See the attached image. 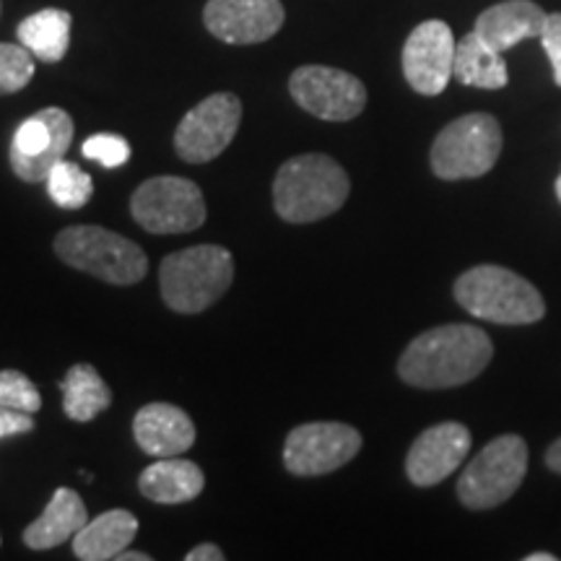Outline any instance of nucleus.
Instances as JSON below:
<instances>
[{"mask_svg":"<svg viewBox=\"0 0 561 561\" xmlns=\"http://www.w3.org/2000/svg\"><path fill=\"white\" fill-rule=\"evenodd\" d=\"M471 450V432L458 421H445V424L430 426L421 432L411 445L409 458H405V476L413 486H434L445 481L447 476L460 468Z\"/></svg>","mask_w":561,"mask_h":561,"instance_id":"nucleus-15","label":"nucleus"},{"mask_svg":"<svg viewBox=\"0 0 561 561\" xmlns=\"http://www.w3.org/2000/svg\"><path fill=\"white\" fill-rule=\"evenodd\" d=\"M291 100L320 121L346 123L367 107V87L346 73L328 66H301L289 79Z\"/></svg>","mask_w":561,"mask_h":561,"instance_id":"nucleus-12","label":"nucleus"},{"mask_svg":"<svg viewBox=\"0 0 561 561\" xmlns=\"http://www.w3.org/2000/svg\"><path fill=\"white\" fill-rule=\"evenodd\" d=\"M525 561H557V557L553 553H528Z\"/></svg>","mask_w":561,"mask_h":561,"instance_id":"nucleus-33","label":"nucleus"},{"mask_svg":"<svg viewBox=\"0 0 561 561\" xmlns=\"http://www.w3.org/2000/svg\"><path fill=\"white\" fill-rule=\"evenodd\" d=\"M362 434L341 421H310L289 432L284 466L294 476H325L339 471L359 455Z\"/></svg>","mask_w":561,"mask_h":561,"instance_id":"nucleus-10","label":"nucleus"},{"mask_svg":"<svg viewBox=\"0 0 561 561\" xmlns=\"http://www.w3.org/2000/svg\"><path fill=\"white\" fill-rule=\"evenodd\" d=\"M494 343L476 325H439L405 346L398 375L421 390L458 388L489 367Z\"/></svg>","mask_w":561,"mask_h":561,"instance_id":"nucleus-1","label":"nucleus"},{"mask_svg":"<svg viewBox=\"0 0 561 561\" xmlns=\"http://www.w3.org/2000/svg\"><path fill=\"white\" fill-rule=\"evenodd\" d=\"M546 466H549L553 473H561V437L553 442L549 453H546Z\"/></svg>","mask_w":561,"mask_h":561,"instance_id":"nucleus-31","label":"nucleus"},{"mask_svg":"<svg viewBox=\"0 0 561 561\" xmlns=\"http://www.w3.org/2000/svg\"><path fill=\"white\" fill-rule=\"evenodd\" d=\"M185 559L187 561H224L227 557H224V551L216 543H201L195 546L193 551H187Z\"/></svg>","mask_w":561,"mask_h":561,"instance_id":"nucleus-30","label":"nucleus"},{"mask_svg":"<svg viewBox=\"0 0 561 561\" xmlns=\"http://www.w3.org/2000/svg\"><path fill=\"white\" fill-rule=\"evenodd\" d=\"M130 214L151 234H185L206 224V201L195 182L161 174L138 185Z\"/></svg>","mask_w":561,"mask_h":561,"instance_id":"nucleus-8","label":"nucleus"},{"mask_svg":"<svg viewBox=\"0 0 561 561\" xmlns=\"http://www.w3.org/2000/svg\"><path fill=\"white\" fill-rule=\"evenodd\" d=\"M0 405L24 413H37L42 409V396L30 377L19 369L0 371Z\"/></svg>","mask_w":561,"mask_h":561,"instance_id":"nucleus-26","label":"nucleus"},{"mask_svg":"<svg viewBox=\"0 0 561 561\" xmlns=\"http://www.w3.org/2000/svg\"><path fill=\"white\" fill-rule=\"evenodd\" d=\"M500 153L502 128L496 117L471 112L442 128L432 146V170L439 180H476L494 170Z\"/></svg>","mask_w":561,"mask_h":561,"instance_id":"nucleus-6","label":"nucleus"},{"mask_svg":"<svg viewBox=\"0 0 561 561\" xmlns=\"http://www.w3.org/2000/svg\"><path fill=\"white\" fill-rule=\"evenodd\" d=\"M34 79V55L24 45L0 42V96L16 94Z\"/></svg>","mask_w":561,"mask_h":561,"instance_id":"nucleus-25","label":"nucleus"},{"mask_svg":"<svg viewBox=\"0 0 561 561\" xmlns=\"http://www.w3.org/2000/svg\"><path fill=\"white\" fill-rule=\"evenodd\" d=\"M47 193L55 206L66 208V210H76L83 208L94 193V182L87 172L81 170L76 161L62 159L58 164L53 167L50 174H47Z\"/></svg>","mask_w":561,"mask_h":561,"instance_id":"nucleus-24","label":"nucleus"},{"mask_svg":"<svg viewBox=\"0 0 561 561\" xmlns=\"http://www.w3.org/2000/svg\"><path fill=\"white\" fill-rule=\"evenodd\" d=\"M83 157L102 164L104 170H117L130 159V144L123 136H112V133H96L83 140L81 146Z\"/></svg>","mask_w":561,"mask_h":561,"instance_id":"nucleus-27","label":"nucleus"},{"mask_svg":"<svg viewBox=\"0 0 561 561\" xmlns=\"http://www.w3.org/2000/svg\"><path fill=\"white\" fill-rule=\"evenodd\" d=\"M53 248L70 268L115 286H133L149 273V257L136 242L102 227L62 229Z\"/></svg>","mask_w":561,"mask_h":561,"instance_id":"nucleus-5","label":"nucleus"},{"mask_svg":"<svg viewBox=\"0 0 561 561\" xmlns=\"http://www.w3.org/2000/svg\"><path fill=\"white\" fill-rule=\"evenodd\" d=\"M541 45L551 60L553 81H557V87H561V13H549V16H546Z\"/></svg>","mask_w":561,"mask_h":561,"instance_id":"nucleus-28","label":"nucleus"},{"mask_svg":"<svg viewBox=\"0 0 561 561\" xmlns=\"http://www.w3.org/2000/svg\"><path fill=\"white\" fill-rule=\"evenodd\" d=\"M151 557H149V553H138V551H123L121 553V557H117V561H149Z\"/></svg>","mask_w":561,"mask_h":561,"instance_id":"nucleus-32","label":"nucleus"},{"mask_svg":"<svg viewBox=\"0 0 561 561\" xmlns=\"http://www.w3.org/2000/svg\"><path fill=\"white\" fill-rule=\"evenodd\" d=\"M351 180L325 153H301L286 161L273 180V208L289 224L325 219L346 203Z\"/></svg>","mask_w":561,"mask_h":561,"instance_id":"nucleus-2","label":"nucleus"},{"mask_svg":"<svg viewBox=\"0 0 561 561\" xmlns=\"http://www.w3.org/2000/svg\"><path fill=\"white\" fill-rule=\"evenodd\" d=\"M453 76L462 87L476 89H504L510 81L507 62H504L502 53L489 47L479 34H466L458 45H455V68Z\"/></svg>","mask_w":561,"mask_h":561,"instance_id":"nucleus-21","label":"nucleus"},{"mask_svg":"<svg viewBox=\"0 0 561 561\" xmlns=\"http://www.w3.org/2000/svg\"><path fill=\"white\" fill-rule=\"evenodd\" d=\"M133 437L151 458H178L195 445V424L172 403H149L133 419Z\"/></svg>","mask_w":561,"mask_h":561,"instance_id":"nucleus-16","label":"nucleus"},{"mask_svg":"<svg viewBox=\"0 0 561 561\" xmlns=\"http://www.w3.org/2000/svg\"><path fill=\"white\" fill-rule=\"evenodd\" d=\"M242 123V102L231 91L210 94L187 112L174 133V151L187 164H206L221 157Z\"/></svg>","mask_w":561,"mask_h":561,"instance_id":"nucleus-9","label":"nucleus"},{"mask_svg":"<svg viewBox=\"0 0 561 561\" xmlns=\"http://www.w3.org/2000/svg\"><path fill=\"white\" fill-rule=\"evenodd\" d=\"M206 476L193 460L157 458L138 479V489L146 500L157 504H185L201 496Z\"/></svg>","mask_w":561,"mask_h":561,"instance_id":"nucleus-19","label":"nucleus"},{"mask_svg":"<svg viewBox=\"0 0 561 561\" xmlns=\"http://www.w3.org/2000/svg\"><path fill=\"white\" fill-rule=\"evenodd\" d=\"M70 19L62 9H45L32 13L19 24V42L42 62H60L70 45Z\"/></svg>","mask_w":561,"mask_h":561,"instance_id":"nucleus-22","label":"nucleus"},{"mask_svg":"<svg viewBox=\"0 0 561 561\" xmlns=\"http://www.w3.org/2000/svg\"><path fill=\"white\" fill-rule=\"evenodd\" d=\"M231 280H234V257L219 244H195L170 252L159 268L161 299L180 314L208 310L229 291Z\"/></svg>","mask_w":561,"mask_h":561,"instance_id":"nucleus-3","label":"nucleus"},{"mask_svg":"<svg viewBox=\"0 0 561 561\" xmlns=\"http://www.w3.org/2000/svg\"><path fill=\"white\" fill-rule=\"evenodd\" d=\"M557 195H559V201H561V172H559V178H557Z\"/></svg>","mask_w":561,"mask_h":561,"instance_id":"nucleus-34","label":"nucleus"},{"mask_svg":"<svg viewBox=\"0 0 561 561\" xmlns=\"http://www.w3.org/2000/svg\"><path fill=\"white\" fill-rule=\"evenodd\" d=\"M32 430H34V413H24V411L0 405V439L16 437V434H26Z\"/></svg>","mask_w":561,"mask_h":561,"instance_id":"nucleus-29","label":"nucleus"},{"mask_svg":"<svg viewBox=\"0 0 561 561\" xmlns=\"http://www.w3.org/2000/svg\"><path fill=\"white\" fill-rule=\"evenodd\" d=\"M546 16L549 13L538 3H530V0H507V3H496L483 11L476 19L473 32L489 47H494L496 53H507L523 39H541Z\"/></svg>","mask_w":561,"mask_h":561,"instance_id":"nucleus-17","label":"nucleus"},{"mask_svg":"<svg viewBox=\"0 0 561 561\" xmlns=\"http://www.w3.org/2000/svg\"><path fill=\"white\" fill-rule=\"evenodd\" d=\"M455 68V37L445 21L419 24L403 45V76L413 91L437 96L447 89Z\"/></svg>","mask_w":561,"mask_h":561,"instance_id":"nucleus-13","label":"nucleus"},{"mask_svg":"<svg viewBox=\"0 0 561 561\" xmlns=\"http://www.w3.org/2000/svg\"><path fill=\"white\" fill-rule=\"evenodd\" d=\"M455 299L473 318L496 325H530L546 314L536 286L502 265H476L455 280Z\"/></svg>","mask_w":561,"mask_h":561,"instance_id":"nucleus-4","label":"nucleus"},{"mask_svg":"<svg viewBox=\"0 0 561 561\" xmlns=\"http://www.w3.org/2000/svg\"><path fill=\"white\" fill-rule=\"evenodd\" d=\"M73 144V121L66 110L45 107L13 133L11 170L24 182H45Z\"/></svg>","mask_w":561,"mask_h":561,"instance_id":"nucleus-11","label":"nucleus"},{"mask_svg":"<svg viewBox=\"0 0 561 561\" xmlns=\"http://www.w3.org/2000/svg\"><path fill=\"white\" fill-rule=\"evenodd\" d=\"M62 388V411L70 421H94L100 413L110 409L112 392L102 375L91 364H73L68 369L66 380L60 382Z\"/></svg>","mask_w":561,"mask_h":561,"instance_id":"nucleus-23","label":"nucleus"},{"mask_svg":"<svg viewBox=\"0 0 561 561\" xmlns=\"http://www.w3.org/2000/svg\"><path fill=\"white\" fill-rule=\"evenodd\" d=\"M528 473V445L517 434L491 439L468 462L458 481V500L468 510H491L507 502Z\"/></svg>","mask_w":561,"mask_h":561,"instance_id":"nucleus-7","label":"nucleus"},{"mask_svg":"<svg viewBox=\"0 0 561 561\" xmlns=\"http://www.w3.org/2000/svg\"><path fill=\"white\" fill-rule=\"evenodd\" d=\"M138 533V517L128 510H110L83 525L73 536V553L81 561H110L128 549Z\"/></svg>","mask_w":561,"mask_h":561,"instance_id":"nucleus-20","label":"nucleus"},{"mask_svg":"<svg viewBox=\"0 0 561 561\" xmlns=\"http://www.w3.org/2000/svg\"><path fill=\"white\" fill-rule=\"evenodd\" d=\"M206 30L227 45H257L276 37L286 21L280 0H208Z\"/></svg>","mask_w":561,"mask_h":561,"instance_id":"nucleus-14","label":"nucleus"},{"mask_svg":"<svg viewBox=\"0 0 561 561\" xmlns=\"http://www.w3.org/2000/svg\"><path fill=\"white\" fill-rule=\"evenodd\" d=\"M87 523V504H83L81 496L73 489L60 486L55 489L50 504L37 520L26 525L24 543L32 551H50L55 546L70 541Z\"/></svg>","mask_w":561,"mask_h":561,"instance_id":"nucleus-18","label":"nucleus"}]
</instances>
